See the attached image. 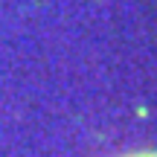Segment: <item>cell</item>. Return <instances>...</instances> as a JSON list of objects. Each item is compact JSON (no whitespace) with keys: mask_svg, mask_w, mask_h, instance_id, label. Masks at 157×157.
<instances>
[{"mask_svg":"<svg viewBox=\"0 0 157 157\" xmlns=\"http://www.w3.org/2000/svg\"><path fill=\"white\" fill-rule=\"evenodd\" d=\"M131 157H157V154H151V151H146V154H131Z\"/></svg>","mask_w":157,"mask_h":157,"instance_id":"6da1fadb","label":"cell"}]
</instances>
